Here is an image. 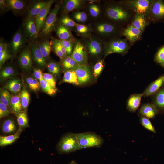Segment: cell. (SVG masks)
<instances>
[{
	"instance_id": "cell-1",
	"label": "cell",
	"mask_w": 164,
	"mask_h": 164,
	"mask_svg": "<svg viewBox=\"0 0 164 164\" xmlns=\"http://www.w3.org/2000/svg\"><path fill=\"white\" fill-rule=\"evenodd\" d=\"M57 150L60 154H68L81 149L76 136V133H68L60 139L56 147Z\"/></svg>"
},
{
	"instance_id": "cell-2",
	"label": "cell",
	"mask_w": 164,
	"mask_h": 164,
	"mask_svg": "<svg viewBox=\"0 0 164 164\" xmlns=\"http://www.w3.org/2000/svg\"><path fill=\"white\" fill-rule=\"evenodd\" d=\"M128 10L121 4H111L106 7L105 13L110 20L115 22H122L130 17Z\"/></svg>"
},
{
	"instance_id": "cell-3",
	"label": "cell",
	"mask_w": 164,
	"mask_h": 164,
	"mask_svg": "<svg viewBox=\"0 0 164 164\" xmlns=\"http://www.w3.org/2000/svg\"><path fill=\"white\" fill-rule=\"evenodd\" d=\"M78 142L81 148L100 147L104 142L102 137L96 133L87 132L76 133Z\"/></svg>"
},
{
	"instance_id": "cell-4",
	"label": "cell",
	"mask_w": 164,
	"mask_h": 164,
	"mask_svg": "<svg viewBox=\"0 0 164 164\" xmlns=\"http://www.w3.org/2000/svg\"><path fill=\"white\" fill-rule=\"evenodd\" d=\"M153 0H128L121 2V4L129 10L142 14L149 15L150 6Z\"/></svg>"
},
{
	"instance_id": "cell-5",
	"label": "cell",
	"mask_w": 164,
	"mask_h": 164,
	"mask_svg": "<svg viewBox=\"0 0 164 164\" xmlns=\"http://www.w3.org/2000/svg\"><path fill=\"white\" fill-rule=\"evenodd\" d=\"M130 47L125 39H113L109 41L105 47L104 57L113 53L124 54L128 51Z\"/></svg>"
},
{
	"instance_id": "cell-6",
	"label": "cell",
	"mask_w": 164,
	"mask_h": 164,
	"mask_svg": "<svg viewBox=\"0 0 164 164\" xmlns=\"http://www.w3.org/2000/svg\"><path fill=\"white\" fill-rule=\"evenodd\" d=\"M27 41L26 36L21 30L15 33L8 45L9 50L13 54L19 52L23 47Z\"/></svg>"
},
{
	"instance_id": "cell-7",
	"label": "cell",
	"mask_w": 164,
	"mask_h": 164,
	"mask_svg": "<svg viewBox=\"0 0 164 164\" xmlns=\"http://www.w3.org/2000/svg\"><path fill=\"white\" fill-rule=\"evenodd\" d=\"M60 2L56 5L53 9L48 15L41 30L42 34L47 35L53 30L57 19V15L60 8Z\"/></svg>"
},
{
	"instance_id": "cell-8",
	"label": "cell",
	"mask_w": 164,
	"mask_h": 164,
	"mask_svg": "<svg viewBox=\"0 0 164 164\" xmlns=\"http://www.w3.org/2000/svg\"><path fill=\"white\" fill-rule=\"evenodd\" d=\"M71 56L78 64L86 65L87 61V53L86 48L80 41L75 42Z\"/></svg>"
},
{
	"instance_id": "cell-9",
	"label": "cell",
	"mask_w": 164,
	"mask_h": 164,
	"mask_svg": "<svg viewBox=\"0 0 164 164\" xmlns=\"http://www.w3.org/2000/svg\"><path fill=\"white\" fill-rule=\"evenodd\" d=\"M149 15L155 21H164V1L153 0Z\"/></svg>"
},
{
	"instance_id": "cell-10",
	"label": "cell",
	"mask_w": 164,
	"mask_h": 164,
	"mask_svg": "<svg viewBox=\"0 0 164 164\" xmlns=\"http://www.w3.org/2000/svg\"><path fill=\"white\" fill-rule=\"evenodd\" d=\"M118 28L114 24L106 22L97 23L95 26V30L99 35L106 36L113 35L116 33Z\"/></svg>"
},
{
	"instance_id": "cell-11",
	"label": "cell",
	"mask_w": 164,
	"mask_h": 164,
	"mask_svg": "<svg viewBox=\"0 0 164 164\" xmlns=\"http://www.w3.org/2000/svg\"><path fill=\"white\" fill-rule=\"evenodd\" d=\"M72 70L75 72L80 84L87 83L90 80V70L87 65L77 64Z\"/></svg>"
},
{
	"instance_id": "cell-12",
	"label": "cell",
	"mask_w": 164,
	"mask_h": 164,
	"mask_svg": "<svg viewBox=\"0 0 164 164\" xmlns=\"http://www.w3.org/2000/svg\"><path fill=\"white\" fill-rule=\"evenodd\" d=\"M53 2L54 1L53 0L48 1L46 6L35 18L36 28L38 33L42 29L44 26Z\"/></svg>"
},
{
	"instance_id": "cell-13",
	"label": "cell",
	"mask_w": 164,
	"mask_h": 164,
	"mask_svg": "<svg viewBox=\"0 0 164 164\" xmlns=\"http://www.w3.org/2000/svg\"><path fill=\"white\" fill-rule=\"evenodd\" d=\"M32 59L31 48L29 46H28L19 54L18 59L19 65L25 70L31 69L32 67Z\"/></svg>"
},
{
	"instance_id": "cell-14",
	"label": "cell",
	"mask_w": 164,
	"mask_h": 164,
	"mask_svg": "<svg viewBox=\"0 0 164 164\" xmlns=\"http://www.w3.org/2000/svg\"><path fill=\"white\" fill-rule=\"evenodd\" d=\"M86 48L91 55L96 56L102 53L104 47L101 42L98 39L91 38L86 42Z\"/></svg>"
},
{
	"instance_id": "cell-15",
	"label": "cell",
	"mask_w": 164,
	"mask_h": 164,
	"mask_svg": "<svg viewBox=\"0 0 164 164\" xmlns=\"http://www.w3.org/2000/svg\"><path fill=\"white\" fill-rule=\"evenodd\" d=\"M164 86V74L151 83L145 89L142 93L145 97L151 96L157 92Z\"/></svg>"
},
{
	"instance_id": "cell-16",
	"label": "cell",
	"mask_w": 164,
	"mask_h": 164,
	"mask_svg": "<svg viewBox=\"0 0 164 164\" xmlns=\"http://www.w3.org/2000/svg\"><path fill=\"white\" fill-rule=\"evenodd\" d=\"M152 96V103L158 113L164 114V86Z\"/></svg>"
},
{
	"instance_id": "cell-17",
	"label": "cell",
	"mask_w": 164,
	"mask_h": 164,
	"mask_svg": "<svg viewBox=\"0 0 164 164\" xmlns=\"http://www.w3.org/2000/svg\"><path fill=\"white\" fill-rule=\"evenodd\" d=\"M24 26L25 33L30 39L33 40L38 38L39 33L36 29L34 18H27Z\"/></svg>"
},
{
	"instance_id": "cell-18",
	"label": "cell",
	"mask_w": 164,
	"mask_h": 164,
	"mask_svg": "<svg viewBox=\"0 0 164 164\" xmlns=\"http://www.w3.org/2000/svg\"><path fill=\"white\" fill-rule=\"evenodd\" d=\"M142 31L130 25L125 29L123 34L132 44L141 37Z\"/></svg>"
},
{
	"instance_id": "cell-19",
	"label": "cell",
	"mask_w": 164,
	"mask_h": 164,
	"mask_svg": "<svg viewBox=\"0 0 164 164\" xmlns=\"http://www.w3.org/2000/svg\"><path fill=\"white\" fill-rule=\"evenodd\" d=\"M138 114L149 119L154 118L158 114L157 111L152 103H146L143 104L138 111Z\"/></svg>"
},
{
	"instance_id": "cell-20",
	"label": "cell",
	"mask_w": 164,
	"mask_h": 164,
	"mask_svg": "<svg viewBox=\"0 0 164 164\" xmlns=\"http://www.w3.org/2000/svg\"><path fill=\"white\" fill-rule=\"evenodd\" d=\"M30 48L32 58L34 61L40 66H45L46 62L40 50L39 44L36 42L33 43Z\"/></svg>"
},
{
	"instance_id": "cell-21",
	"label": "cell",
	"mask_w": 164,
	"mask_h": 164,
	"mask_svg": "<svg viewBox=\"0 0 164 164\" xmlns=\"http://www.w3.org/2000/svg\"><path fill=\"white\" fill-rule=\"evenodd\" d=\"M143 94H135L131 95L128 99L126 104L127 109L130 112H134L139 107Z\"/></svg>"
},
{
	"instance_id": "cell-22",
	"label": "cell",
	"mask_w": 164,
	"mask_h": 164,
	"mask_svg": "<svg viewBox=\"0 0 164 164\" xmlns=\"http://www.w3.org/2000/svg\"><path fill=\"white\" fill-rule=\"evenodd\" d=\"M6 2L7 10L12 11L15 14L21 13L26 7L25 2L22 0H7Z\"/></svg>"
},
{
	"instance_id": "cell-23",
	"label": "cell",
	"mask_w": 164,
	"mask_h": 164,
	"mask_svg": "<svg viewBox=\"0 0 164 164\" xmlns=\"http://www.w3.org/2000/svg\"><path fill=\"white\" fill-rule=\"evenodd\" d=\"M22 87V82L19 78H12L6 83L3 88L8 90L12 94H15L20 91Z\"/></svg>"
},
{
	"instance_id": "cell-24",
	"label": "cell",
	"mask_w": 164,
	"mask_h": 164,
	"mask_svg": "<svg viewBox=\"0 0 164 164\" xmlns=\"http://www.w3.org/2000/svg\"><path fill=\"white\" fill-rule=\"evenodd\" d=\"M9 106L12 111L16 115L22 111L20 93L18 94L11 95Z\"/></svg>"
},
{
	"instance_id": "cell-25",
	"label": "cell",
	"mask_w": 164,
	"mask_h": 164,
	"mask_svg": "<svg viewBox=\"0 0 164 164\" xmlns=\"http://www.w3.org/2000/svg\"><path fill=\"white\" fill-rule=\"evenodd\" d=\"M47 2L41 1L31 5L29 8L27 18L32 17L35 19L42 9L46 6Z\"/></svg>"
},
{
	"instance_id": "cell-26",
	"label": "cell",
	"mask_w": 164,
	"mask_h": 164,
	"mask_svg": "<svg viewBox=\"0 0 164 164\" xmlns=\"http://www.w3.org/2000/svg\"><path fill=\"white\" fill-rule=\"evenodd\" d=\"M1 129L2 132L5 134H12L16 131L17 125L13 119H7L3 122L1 126Z\"/></svg>"
},
{
	"instance_id": "cell-27",
	"label": "cell",
	"mask_w": 164,
	"mask_h": 164,
	"mask_svg": "<svg viewBox=\"0 0 164 164\" xmlns=\"http://www.w3.org/2000/svg\"><path fill=\"white\" fill-rule=\"evenodd\" d=\"M56 30L60 39L72 41V35L68 28L60 24L56 27Z\"/></svg>"
},
{
	"instance_id": "cell-28",
	"label": "cell",
	"mask_w": 164,
	"mask_h": 164,
	"mask_svg": "<svg viewBox=\"0 0 164 164\" xmlns=\"http://www.w3.org/2000/svg\"><path fill=\"white\" fill-rule=\"evenodd\" d=\"M22 130L19 128L14 134L7 136H0V146L1 147L9 145L19 138Z\"/></svg>"
},
{
	"instance_id": "cell-29",
	"label": "cell",
	"mask_w": 164,
	"mask_h": 164,
	"mask_svg": "<svg viewBox=\"0 0 164 164\" xmlns=\"http://www.w3.org/2000/svg\"><path fill=\"white\" fill-rule=\"evenodd\" d=\"M147 23L144 15L136 13L131 25L143 32Z\"/></svg>"
},
{
	"instance_id": "cell-30",
	"label": "cell",
	"mask_w": 164,
	"mask_h": 164,
	"mask_svg": "<svg viewBox=\"0 0 164 164\" xmlns=\"http://www.w3.org/2000/svg\"><path fill=\"white\" fill-rule=\"evenodd\" d=\"M15 69L10 65H7L3 67L0 73L1 82H3L8 79L12 78L15 74Z\"/></svg>"
},
{
	"instance_id": "cell-31",
	"label": "cell",
	"mask_w": 164,
	"mask_h": 164,
	"mask_svg": "<svg viewBox=\"0 0 164 164\" xmlns=\"http://www.w3.org/2000/svg\"><path fill=\"white\" fill-rule=\"evenodd\" d=\"M83 1L81 0H69L63 4V11L68 13L79 8L83 4Z\"/></svg>"
},
{
	"instance_id": "cell-32",
	"label": "cell",
	"mask_w": 164,
	"mask_h": 164,
	"mask_svg": "<svg viewBox=\"0 0 164 164\" xmlns=\"http://www.w3.org/2000/svg\"><path fill=\"white\" fill-rule=\"evenodd\" d=\"M40 50L45 60H47L49 57L52 50L51 43L48 40H44L39 43Z\"/></svg>"
},
{
	"instance_id": "cell-33",
	"label": "cell",
	"mask_w": 164,
	"mask_h": 164,
	"mask_svg": "<svg viewBox=\"0 0 164 164\" xmlns=\"http://www.w3.org/2000/svg\"><path fill=\"white\" fill-rule=\"evenodd\" d=\"M63 82L77 85L79 84L77 77L75 72L72 69L67 70L64 73Z\"/></svg>"
},
{
	"instance_id": "cell-34",
	"label": "cell",
	"mask_w": 164,
	"mask_h": 164,
	"mask_svg": "<svg viewBox=\"0 0 164 164\" xmlns=\"http://www.w3.org/2000/svg\"><path fill=\"white\" fill-rule=\"evenodd\" d=\"M17 120L19 128L22 130L28 127L27 114L25 111H22L17 115Z\"/></svg>"
},
{
	"instance_id": "cell-35",
	"label": "cell",
	"mask_w": 164,
	"mask_h": 164,
	"mask_svg": "<svg viewBox=\"0 0 164 164\" xmlns=\"http://www.w3.org/2000/svg\"><path fill=\"white\" fill-rule=\"evenodd\" d=\"M20 97L22 109L26 111L29 104L30 96L29 92L25 87L22 89L20 93Z\"/></svg>"
},
{
	"instance_id": "cell-36",
	"label": "cell",
	"mask_w": 164,
	"mask_h": 164,
	"mask_svg": "<svg viewBox=\"0 0 164 164\" xmlns=\"http://www.w3.org/2000/svg\"><path fill=\"white\" fill-rule=\"evenodd\" d=\"M41 88L46 93L50 95H52L56 93V88H55L51 86L45 81L43 78L39 81Z\"/></svg>"
},
{
	"instance_id": "cell-37",
	"label": "cell",
	"mask_w": 164,
	"mask_h": 164,
	"mask_svg": "<svg viewBox=\"0 0 164 164\" xmlns=\"http://www.w3.org/2000/svg\"><path fill=\"white\" fill-rule=\"evenodd\" d=\"M11 95L8 90L2 89L0 92V102L2 103L10 108V101Z\"/></svg>"
},
{
	"instance_id": "cell-38",
	"label": "cell",
	"mask_w": 164,
	"mask_h": 164,
	"mask_svg": "<svg viewBox=\"0 0 164 164\" xmlns=\"http://www.w3.org/2000/svg\"><path fill=\"white\" fill-rule=\"evenodd\" d=\"M62 61L63 68L67 70L72 69L78 64L71 56H66Z\"/></svg>"
},
{
	"instance_id": "cell-39",
	"label": "cell",
	"mask_w": 164,
	"mask_h": 164,
	"mask_svg": "<svg viewBox=\"0 0 164 164\" xmlns=\"http://www.w3.org/2000/svg\"><path fill=\"white\" fill-rule=\"evenodd\" d=\"M26 82L29 88L32 91L36 92L39 90L41 86L39 82L34 78L27 77Z\"/></svg>"
},
{
	"instance_id": "cell-40",
	"label": "cell",
	"mask_w": 164,
	"mask_h": 164,
	"mask_svg": "<svg viewBox=\"0 0 164 164\" xmlns=\"http://www.w3.org/2000/svg\"><path fill=\"white\" fill-rule=\"evenodd\" d=\"M139 121L145 129L154 133H156L155 128L152 125L149 118L141 116H140Z\"/></svg>"
},
{
	"instance_id": "cell-41",
	"label": "cell",
	"mask_w": 164,
	"mask_h": 164,
	"mask_svg": "<svg viewBox=\"0 0 164 164\" xmlns=\"http://www.w3.org/2000/svg\"><path fill=\"white\" fill-rule=\"evenodd\" d=\"M60 24L69 28L76 27L77 24L74 21L67 16H63L59 20Z\"/></svg>"
},
{
	"instance_id": "cell-42",
	"label": "cell",
	"mask_w": 164,
	"mask_h": 164,
	"mask_svg": "<svg viewBox=\"0 0 164 164\" xmlns=\"http://www.w3.org/2000/svg\"><path fill=\"white\" fill-rule=\"evenodd\" d=\"M47 69L49 72L54 75L58 74L60 70V65L57 63L51 61L47 65Z\"/></svg>"
},
{
	"instance_id": "cell-43",
	"label": "cell",
	"mask_w": 164,
	"mask_h": 164,
	"mask_svg": "<svg viewBox=\"0 0 164 164\" xmlns=\"http://www.w3.org/2000/svg\"><path fill=\"white\" fill-rule=\"evenodd\" d=\"M155 60L157 63L164 68V45L158 50L155 57Z\"/></svg>"
},
{
	"instance_id": "cell-44",
	"label": "cell",
	"mask_w": 164,
	"mask_h": 164,
	"mask_svg": "<svg viewBox=\"0 0 164 164\" xmlns=\"http://www.w3.org/2000/svg\"><path fill=\"white\" fill-rule=\"evenodd\" d=\"M12 57L8 48L0 52V67L2 66L4 63Z\"/></svg>"
},
{
	"instance_id": "cell-45",
	"label": "cell",
	"mask_w": 164,
	"mask_h": 164,
	"mask_svg": "<svg viewBox=\"0 0 164 164\" xmlns=\"http://www.w3.org/2000/svg\"><path fill=\"white\" fill-rule=\"evenodd\" d=\"M59 41L65 48L67 55L68 56L71 55L73 48V43L72 42L61 39H60Z\"/></svg>"
},
{
	"instance_id": "cell-46",
	"label": "cell",
	"mask_w": 164,
	"mask_h": 164,
	"mask_svg": "<svg viewBox=\"0 0 164 164\" xmlns=\"http://www.w3.org/2000/svg\"><path fill=\"white\" fill-rule=\"evenodd\" d=\"M104 67L103 61L101 60L97 63L94 66L93 73L97 78L102 72Z\"/></svg>"
},
{
	"instance_id": "cell-47",
	"label": "cell",
	"mask_w": 164,
	"mask_h": 164,
	"mask_svg": "<svg viewBox=\"0 0 164 164\" xmlns=\"http://www.w3.org/2000/svg\"><path fill=\"white\" fill-rule=\"evenodd\" d=\"M43 78L48 84L55 88H56V81L52 75L51 74L43 73Z\"/></svg>"
},
{
	"instance_id": "cell-48",
	"label": "cell",
	"mask_w": 164,
	"mask_h": 164,
	"mask_svg": "<svg viewBox=\"0 0 164 164\" xmlns=\"http://www.w3.org/2000/svg\"><path fill=\"white\" fill-rule=\"evenodd\" d=\"M76 28L77 32L82 35H87L90 31L89 27L84 25L77 24Z\"/></svg>"
},
{
	"instance_id": "cell-49",
	"label": "cell",
	"mask_w": 164,
	"mask_h": 164,
	"mask_svg": "<svg viewBox=\"0 0 164 164\" xmlns=\"http://www.w3.org/2000/svg\"><path fill=\"white\" fill-rule=\"evenodd\" d=\"M89 11L91 15L94 18L98 17L100 13V9L99 7L94 4L90 5Z\"/></svg>"
},
{
	"instance_id": "cell-50",
	"label": "cell",
	"mask_w": 164,
	"mask_h": 164,
	"mask_svg": "<svg viewBox=\"0 0 164 164\" xmlns=\"http://www.w3.org/2000/svg\"><path fill=\"white\" fill-rule=\"evenodd\" d=\"M73 17L76 21L80 22H85L87 19L86 14L83 12H77L73 14Z\"/></svg>"
},
{
	"instance_id": "cell-51",
	"label": "cell",
	"mask_w": 164,
	"mask_h": 164,
	"mask_svg": "<svg viewBox=\"0 0 164 164\" xmlns=\"http://www.w3.org/2000/svg\"><path fill=\"white\" fill-rule=\"evenodd\" d=\"M9 108L6 105L0 102V118L8 116L10 112L9 110Z\"/></svg>"
},
{
	"instance_id": "cell-52",
	"label": "cell",
	"mask_w": 164,
	"mask_h": 164,
	"mask_svg": "<svg viewBox=\"0 0 164 164\" xmlns=\"http://www.w3.org/2000/svg\"><path fill=\"white\" fill-rule=\"evenodd\" d=\"M52 43V45L55 46L59 50L62 52L65 57L67 56V54L66 50L62 43L60 42L59 40L54 39L53 40Z\"/></svg>"
},
{
	"instance_id": "cell-53",
	"label": "cell",
	"mask_w": 164,
	"mask_h": 164,
	"mask_svg": "<svg viewBox=\"0 0 164 164\" xmlns=\"http://www.w3.org/2000/svg\"><path fill=\"white\" fill-rule=\"evenodd\" d=\"M33 74L35 78L39 81L43 78V73L40 69H34Z\"/></svg>"
},
{
	"instance_id": "cell-54",
	"label": "cell",
	"mask_w": 164,
	"mask_h": 164,
	"mask_svg": "<svg viewBox=\"0 0 164 164\" xmlns=\"http://www.w3.org/2000/svg\"><path fill=\"white\" fill-rule=\"evenodd\" d=\"M53 48L56 54L59 57L61 60H62L65 57L62 52L55 46L53 45Z\"/></svg>"
},
{
	"instance_id": "cell-55",
	"label": "cell",
	"mask_w": 164,
	"mask_h": 164,
	"mask_svg": "<svg viewBox=\"0 0 164 164\" xmlns=\"http://www.w3.org/2000/svg\"><path fill=\"white\" fill-rule=\"evenodd\" d=\"M0 8L1 11H4L5 10H7V5L6 0H0Z\"/></svg>"
},
{
	"instance_id": "cell-56",
	"label": "cell",
	"mask_w": 164,
	"mask_h": 164,
	"mask_svg": "<svg viewBox=\"0 0 164 164\" xmlns=\"http://www.w3.org/2000/svg\"><path fill=\"white\" fill-rule=\"evenodd\" d=\"M7 48H8V44L2 41V40H1L0 42V52Z\"/></svg>"
},
{
	"instance_id": "cell-57",
	"label": "cell",
	"mask_w": 164,
	"mask_h": 164,
	"mask_svg": "<svg viewBox=\"0 0 164 164\" xmlns=\"http://www.w3.org/2000/svg\"><path fill=\"white\" fill-rule=\"evenodd\" d=\"M69 164H78L75 161L72 160L69 163Z\"/></svg>"
},
{
	"instance_id": "cell-58",
	"label": "cell",
	"mask_w": 164,
	"mask_h": 164,
	"mask_svg": "<svg viewBox=\"0 0 164 164\" xmlns=\"http://www.w3.org/2000/svg\"></svg>"
}]
</instances>
